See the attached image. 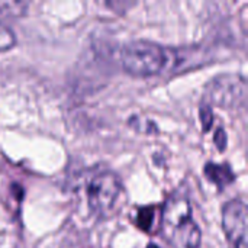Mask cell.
I'll return each mask as SVG.
<instances>
[{
	"label": "cell",
	"mask_w": 248,
	"mask_h": 248,
	"mask_svg": "<svg viewBox=\"0 0 248 248\" xmlns=\"http://www.w3.org/2000/svg\"><path fill=\"white\" fill-rule=\"evenodd\" d=\"M119 61L125 73L134 77H153L179 64V51L153 41L135 39L119 49Z\"/></svg>",
	"instance_id": "1"
},
{
	"label": "cell",
	"mask_w": 248,
	"mask_h": 248,
	"mask_svg": "<svg viewBox=\"0 0 248 248\" xmlns=\"http://www.w3.org/2000/svg\"><path fill=\"white\" fill-rule=\"evenodd\" d=\"M160 234L174 248H199L202 232L186 196L174 193L161 206Z\"/></svg>",
	"instance_id": "2"
},
{
	"label": "cell",
	"mask_w": 248,
	"mask_h": 248,
	"mask_svg": "<svg viewBox=\"0 0 248 248\" xmlns=\"http://www.w3.org/2000/svg\"><path fill=\"white\" fill-rule=\"evenodd\" d=\"M122 182L115 171L105 170L93 174L86 186L87 205L96 218L110 217L122 196Z\"/></svg>",
	"instance_id": "3"
},
{
	"label": "cell",
	"mask_w": 248,
	"mask_h": 248,
	"mask_svg": "<svg viewBox=\"0 0 248 248\" xmlns=\"http://www.w3.org/2000/svg\"><path fill=\"white\" fill-rule=\"evenodd\" d=\"M247 102V81L241 74L227 73L212 78L205 87L203 105L221 109H238Z\"/></svg>",
	"instance_id": "4"
},
{
	"label": "cell",
	"mask_w": 248,
	"mask_h": 248,
	"mask_svg": "<svg viewBox=\"0 0 248 248\" xmlns=\"http://www.w3.org/2000/svg\"><path fill=\"white\" fill-rule=\"evenodd\" d=\"M247 205L243 199H231L222 208V230L231 248H248Z\"/></svg>",
	"instance_id": "5"
},
{
	"label": "cell",
	"mask_w": 248,
	"mask_h": 248,
	"mask_svg": "<svg viewBox=\"0 0 248 248\" xmlns=\"http://www.w3.org/2000/svg\"><path fill=\"white\" fill-rule=\"evenodd\" d=\"M203 171H205L206 179L211 183H214L215 186H218V189H221V190L235 182V174H234L231 166L227 164V163H221L219 164V163L209 161L205 166Z\"/></svg>",
	"instance_id": "6"
},
{
	"label": "cell",
	"mask_w": 248,
	"mask_h": 248,
	"mask_svg": "<svg viewBox=\"0 0 248 248\" xmlns=\"http://www.w3.org/2000/svg\"><path fill=\"white\" fill-rule=\"evenodd\" d=\"M135 222L140 230L147 234H158L161 224V206H145L140 208Z\"/></svg>",
	"instance_id": "7"
},
{
	"label": "cell",
	"mask_w": 248,
	"mask_h": 248,
	"mask_svg": "<svg viewBox=\"0 0 248 248\" xmlns=\"http://www.w3.org/2000/svg\"><path fill=\"white\" fill-rule=\"evenodd\" d=\"M29 4L25 1H0V13L7 16H20L25 15Z\"/></svg>",
	"instance_id": "8"
},
{
	"label": "cell",
	"mask_w": 248,
	"mask_h": 248,
	"mask_svg": "<svg viewBox=\"0 0 248 248\" xmlns=\"http://www.w3.org/2000/svg\"><path fill=\"white\" fill-rule=\"evenodd\" d=\"M15 44H16V36L13 31L9 26H6L3 22H0V52L12 49Z\"/></svg>",
	"instance_id": "9"
},
{
	"label": "cell",
	"mask_w": 248,
	"mask_h": 248,
	"mask_svg": "<svg viewBox=\"0 0 248 248\" xmlns=\"http://www.w3.org/2000/svg\"><path fill=\"white\" fill-rule=\"evenodd\" d=\"M201 122L205 131H209L212 124H214V115H212V109L206 105H201Z\"/></svg>",
	"instance_id": "10"
},
{
	"label": "cell",
	"mask_w": 248,
	"mask_h": 248,
	"mask_svg": "<svg viewBox=\"0 0 248 248\" xmlns=\"http://www.w3.org/2000/svg\"><path fill=\"white\" fill-rule=\"evenodd\" d=\"M214 138H215V144H217L218 150H219V151H224V150L227 148V134H225V131H224L222 128L217 129Z\"/></svg>",
	"instance_id": "11"
},
{
	"label": "cell",
	"mask_w": 248,
	"mask_h": 248,
	"mask_svg": "<svg viewBox=\"0 0 248 248\" xmlns=\"http://www.w3.org/2000/svg\"><path fill=\"white\" fill-rule=\"evenodd\" d=\"M147 248H160L158 246H155V244H150V246H147Z\"/></svg>",
	"instance_id": "12"
}]
</instances>
